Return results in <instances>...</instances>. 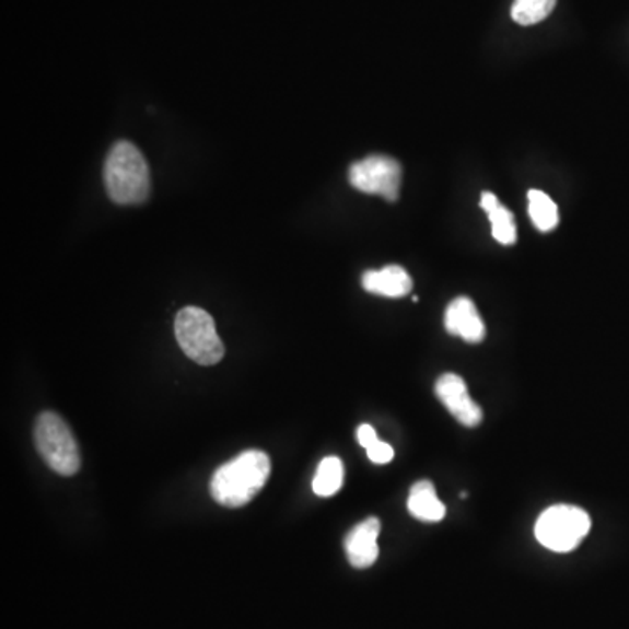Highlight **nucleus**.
I'll list each match as a JSON object with an SVG mask.
<instances>
[{
  "mask_svg": "<svg viewBox=\"0 0 629 629\" xmlns=\"http://www.w3.org/2000/svg\"><path fill=\"white\" fill-rule=\"evenodd\" d=\"M403 166L394 158L373 154L350 168V184L365 195H380L388 201L399 198Z\"/></svg>",
  "mask_w": 629,
  "mask_h": 629,
  "instance_id": "obj_6",
  "label": "nucleus"
},
{
  "mask_svg": "<svg viewBox=\"0 0 629 629\" xmlns=\"http://www.w3.org/2000/svg\"><path fill=\"white\" fill-rule=\"evenodd\" d=\"M362 287L371 294L403 298L411 292L412 280L406 269L392 265L377 271H365L362 275Z\"/></svg>",
  "mask_w": 629,
  "mask_h": 629,
  "instance_id": "obj_10",
  "label": "nucleus"
},
{
  "mask_svg": "<svg viewBox=\"0 0 629 629\" xmlns=\"http://www.w3.org/2000/svg\"><path fill=\"white\" fill-rule=\"evenodd\" d=\"M105 187L118 205H139L148 200L151 189L149 166L133 143L119 140L110 149L104 168Z\"/></svg>",
  "mask_w": 629,
  "mask_h": 629,
  "instance_id": "obj_2",
  "label": "nucleus"
},
{
  "mask_svg": "<svg viewBox=\"0 0 629 629\" xmlns=\"http://www.w3.org/2000/svg\"><path fill=\"white\" fill-rule=\"evenodd\" d=\"M365 452H368L370 461L377 465L388 464L394 458V447L391 444L383 443L380 439L373 446L368 447Z\"/></svg>",
  "mask_w": 629,
  "mask_h": 629,
  "instance_id": "obj_16",
  "label": "nucleus"
},
{
  "mask_svg": "<svg viewBox=\"0 0 629 629\" xmlns=\"http://www.w3.org/2000/svg\"><path fill=\"white\" fill-rule=\"evenodd\" d=\"M444 326L450 335L461 336L467 343H481L487 335L485 322L469 298H456L452 301L444 315Z\"/></svg>",
  "mask_w": 629,
  "mask_h": 629,
  "instance_id": "obj_8",
  "label": "nucleus"
},
{
  "mask_svg": "<svg viewBox=\"0 0 629 629\" xmlns=\"http://www.w3.org/2000/svg\"><path fill=\"white\" fill-rule=\"evenodd\" d=\"M175 338L191 361L200 365L219 364L224 345L219 338L213 318L205 310L186 306L175 317Z\"/></svg>",
  "mask_w": 629,
  "mask_h": 629,
  "instance_id": "obj_3",
  "label": "nucleus"
},
{
  "mask_svg": "<svg viewBox=\"0 0 629 629\" xmlns=\"http://www.w3.org/2000/svg\"><path fill=\"white\" fill-rule=\"evenodd\" d=\"M345 467L338 456H327L318 465L317 474L313 478V491L315 496L333 497L343 487Z\"/></svg>",
  "mask_w": 629,
  "mask_h": 629,
  "instance_id": "obj_13",
  "label": "nucleus"
},
{
  "mask_svg": "<svg viewBox=\"0 0 629 629\" xmlns=\"http://www.w3.org/2000/svg\"><path fill=\"white\" fill-rule=\"evenodd\" d=\"M435 395L446 406L458 423L464 427H478L482 420V411L478 403H474L464 380L458 374H443L435 383Z\"/></svg>",
  "mask_w": 629,
  "mask_h": 629,
  "instance_id": "obj_7",
  "label": "nucleus"
},
{
  "mask_svg": "<svg viewBox=\"0 0 629 629\" xmlns=\"http://www.w3.org/2000/svg\"><path fill=\"white\" fill-rule=\"evenodd\" d=\"M408 511L412 517L426 521V523H438L446 516V508L439 500L438 491L430 481L412 485L411 491H409Z\"/></svg>",
  "mask_w": 629,
  "mask_h": 629,
  "instance_id": "obj_11",
  "label": "nucleus"
},
{
  "mask_svg": "<svg viewBox=\"0 0 629 629\" xmlns=\"http://www.w3.org/2000/svg\"><path fill=\"white\" fill-rule=\"evenodd\" d=\"M357 441L361 443L362 447L368 450V447L373 446L377 441L376 430L371 426L359 427V429H357Z\"/></svg>",
  "mask_w": 629,
  "mask_h": 629,
  "instance_id": "obj_17",
  "label": "nucleus"
},
{
  "mask_svg": "<svg viewBox=\"0 0 629 629\" xmlns=\"http://www.w3.org/2000/svg\"><path fill=\"white\" fill-rule=\"evenodd\" d=\"M481 209L488 213L493 238L502 245H514L517 240L516 222L511 210L505 209L493 193H482Z\"/></svg>",
  "mask_w": 629,
  "mask_h": 629,
  "instance_id": "obj_12",
  "label": "nucleus"
},
{
  "mask_svg": "<svg viewBox=\"0 0 629 629\" xmlns=\"http://www.w3.org/2000/svg\"><path fill=\"white\" fill-rule=\"evenodd\" d=\"M528 213L534 226L543 233L555 230L560 222L555 201L546 193L537 191V189H532L528 193Z\"/></svg>",
  "mask_w": 629,
  "mask_h": 629,
  "instance_id": "obj_14",
  "label": "nucleus"
},
{
  "mask_svg": "<svg viewBox=\"0 0 629 629\" xmlns=\"http://www.w3.org/2000/svg\"><path fill=\"white\" fill-rule=\"evenodd\" d=\"M555 5L556 0H516L511 8V16L520 25H535L546 20Z\"/></svg>",
  "mask_w": 629,
  "mask_h": 629,
  "instance_id": "obj_15",
  "label": "nucleus"
},
{
  "mask_svg": "<svg viewBox=\"0 0 629 629\" xmlns=\"http://www.w3.org/2000/svg\"><path fill=\"white\" fill-rule=\"evenodd\" d=\"M269 473V456L259 450H248L216 470L210 481L212 499L224 508H244L263 490Z\"/></svg>",
  "mask_w": 629,
  "mask_h": 629,
  "instance_id": "obj_1",
  "label": "nucleus"
},
{
  "mask_svg": "<svg viewBox=\"0 0 629 629\" xmlns=\"http://www.w3.org/2000/svg\"><path fill=\"white\" fill-rule=\"evenodd\" d=\"M35 444L44 462L60 476H74L81 469L78 443L69 426L55 412H43L35 423Z\"/></svg>",
  "mask_w": 629,
  "mask_h": 629,
  "instance_id": "obj_5",
  "label": "nucleus"
},
{
  "mask_svg": "<svg viewBox=\"0 0 629 629\" xmlns=\"http://www.w3.org/2000/svg\"><path fill=\"white\" fill-rule=\"evenodd\" d=\"M591 517L575 505H555L540 514L535 525V537L549 551L570 552L586 538Z\"/></svg>",
  "mask_w": 629,
  "mask_h": 629,
  "instance_id": "obj_4",
  "label": "nucleus"
},
{
  "mask_svg": "<svg viewBox=\"0 0 629 629\" xmlns=\"http://www.w3.org/2000/svg\"><path fill=\"white\" fill-rule=\"evenodd\" d=\"M380 520L368 517L361 525L347 535L345 549H347L348 561L356 569H370L376 563L380 547H377V535H380Z\"/></svg>",
  "mask_w": 629,
  "mask_h": 629,
  "instance_id": "obj_9",
  "label": "nucleus"
}]
</instances>
